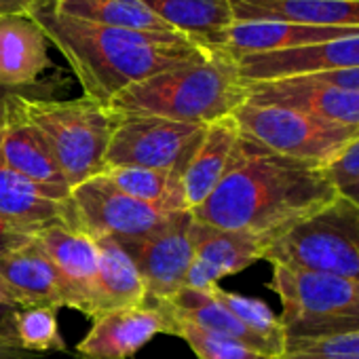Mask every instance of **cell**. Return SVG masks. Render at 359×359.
Returning <instances> with one entry per match:
<instances>
[{"instance_id": "6da1fadb", "label": "cell", "mask_w": 359, "mask_h": 359, "mask_svg": "<svg viewBox=\"0 0 359 359\" xmlns=\"http://www.w3.org/2000/svg\"><path fill=\"white\" fill-rule=\"evenodd\" d=\"M338 193L327 167L277 154L239 135L220 184L191 214L197 222L273 241Z\"/></svg>"}, {"instance_id": "7a4b0ae2", "label": "cell", "mask_w": 359, "mask_h": 359, "mask_svg": "<svg viewBox=\"0 0 359 359\" xmlns=\"http://www.w3.org/2000/svg\"><path fill=\"white\" fill-rule=\"evenodd\" d=\"M28 15L68 60L85 97L104 106L135 83L210 53L177 34H142L70 18L53 0L36 5Z\"/></svg>"}, {"instance_id": "3957f363", "label": "cell", "mask_w": 359, "mask_h": 359, "mask_svg": "<svg viewBox=\"0 0 359 359\" xmlns=\"http://www.w3.org/2000/svg\"><path fill=\"white\" fill-rule=\"evenodd\" d=\"M248 102V83L237 60L226 51H210L184 64L123 89L108 108L116 114L161 116L180 123L210 125Z\"/></svg>"}, {"instance_id": "277c9868", "label": "cell", "mask_w": 359, "mask_h": 359, "mask_svg": "<svg viewBox=\"0 0 359 359\" xmlns=\"http://www.w3.org/2000/svg\"><path fill=\"white\" fill-rule=\"evenodd\" d=\"M13 112L32 123L49 142L70 191L104 171V156L116 114L89 97L70 102L18 95Z\"/></svg>"}, {"instance_id": "5b68a950", "label": "cell", "mask_w": 359, "mask_h": 359, "mask_svg": "<svg viewBox=\"0 0 359 359\" xmlns=\"http://www.w3.org/2000/svg\"><path fill=\"white\" fill-rule=\"evenodd\" d=\"M262 260L359 283V205L338 193L321 210L277 235Z\"/></svg>"}, {"instance_id": "8992f818", "label": "cell", "mask_w": 359, "mask_h": 359, "mask_svg": "<svg viewBox=\"0 0 359 359\" xmlns=\"http://www.w3.org/2000/svg\"><path fill=\"white\" fill-rule=\"evenodd\" d=\"M273 266L269 287L281 302V327L285 342L321 340L359 334V283Z\"/></svg>"}, {"instance_id": "52a82bcc", "label": "cell", "mask_w": 359, "mask_h": 359, "mask_svg": "<svg viewBox=\"0 0 359 359\" xmlns=\"http://www.w3.org/2000/svg\"><path fill=\"white\" fill-rule=\"evenodd\" d=\"M233 118L241 135L256 144L277 154L323 167H330L359 140V129L355 127L334 125L283 106L245 102L233 112Z\"/></svg>"}, {"instance_id": "ba28073f", "label": "cell", "mask_w": 359, "mask_h": 359, "mask_svg": "<svg viewBox=\"0 0 359 359\" xmlns=\"http://www.w3.org/2000/svg\"><path fill=\"white\" fill-rule=\"evenodd\" d=\"M205 127L161 116L116 114L104 169L146 167L182 175L205 135Z\"/></svg>"}, {"instance_id": "9c48e42d", "label": "cell", "mask_w": 359, "mask_h": 359, "mask_svg": "<svg viewBox=\"0 0 359 359\" xmlns=\"http://www.w3.org/2000/svg\"><path fill=\"white\" fill-rule=\"evenodd\" d=\"M70 205L76 229L91 239H112L118 243L140 241L161 231L175 212L154 210L123 191L106 173L93 175L70 191Z\"/></svg>"}, {"instance_id": "30bf717a", "label": "cell", "mask_w": 359, "mask_h": 359, "mask_svg": "<svg viewBox=\"0 0 359 359\" xmlns=\"http://www.w3.org/2000/svg\"><path fill=\"white\" fill-rule=\"evenodd\" d=\"M191 224V212H175L161 231L140 241L121 243L137 266L148 298L171 300L187 287V275L195 258Z\"/></svg>"}, {"instance_id": "8fae6325", "label": "cell", "mask_w": 359, "mask_h": 359, "mask_svg": "<svg viewBox=\"0 0 359 359\" xmlns=\"http://www.w3.org/2000/svg\"><path fill=\"white\" fill-rule=\"evenodd\" d=\"M173 336V317L163 300L116 309L93 317L91 330L76 344L79 359H129L154 336Z\"/></svg>"}, {"instance_id": "7c38bea8", "label": "cell", "mask_w": 359, "mask_h": 359, "mask_svg": "<svg viewBox=\"0 0 359 359\" xmlns=\"http://www.w3.org/2000/svg\"><path fill=\"white\" fill-rule=\"evenodd\" d=\"M195 258L187 275V287L212 292L224 277L237 275L264 258L271 243L266 237L248 231H229L193 220L191 224Z\"/></svg>"}, {"instance_id": "4fadbf2b", "label": "cell", "mask_w": 359, "mask_h": 359, "mask_svg": "<svg viewBox=\"0 0 359 359\" xmlns=\"http://www.w3.org/2000/svg\"><path fill=\"white\" fill-rule=\"evenodd\" d=\"M248 102L283 106L334 125L359 129V91L323 83L311 74L248 83Z\"/></svg>"}, {"instance_id": "5bb4252c", "label": "cell", "mask_w": 359, "mask_h": 359, "mask_svg": "<svg viewBox=\"0 0 359 359\" xmlns=\"http://www.w3.org/2000/svg\"><path fill=\"white\" fill-rule=\"evenodd\" d=\"M36 239L60 273L66 306L93 317L97 279L95 241L89 235L62 224L39 231Z\"/></svg>"}, {"instance_id": "9a60e30c", "label": "cell", "mask_w": 359, "mask_h": 359, "mask_svg": "<svg viewBox=\"0 0 359 359\" xmlns=\"http://www.w3.org/2000/svg\"><path fill=\"white\" fill-rule=\"evenodd\" d=\"M0 154L15 173L26 177L47 197L57 201L70 199V184L49 142L32 123L13 112V102L9 106V123L0 129Z\"/></svg>"}, {"instance_id": "2e32d148", "label": "cell", "mask_w": 359, "mask_h": 359, "mask_svg": "<svg viewBox=\"0 0 359 359\" xmlns=\"http://www.w3.org/2000/svg\"><path fill=\"white\" fill-rule=\"evenodd\" d=\"M0 300L18 306H66L60 273L39 239L0 258Z\"/></svg>"}, {"instance_id": "e0dca14e", "label": "cell", "mask_w": 359, "mask_h": 359, "mask_svg": "<svg viewBox=\"0 0 359 359\" xmlns=\"http://www.w3.org/2000/svg\"><path fill=\"white\" fill-rule=\"evenodd\" d=\"M237 66L245 83H262L332 70H353L359 68V34L317 47L245 55L237 60Z\"/></svg>"}, {"instance_id": "ac0fdd59", "label": "cell", "mask_w": 359, "mask_h": 359, "mask_svg": "<svg viewBox=\"0 0 359 359\" xmlns=\"http://www.w3.org/2000/svg\"><path fill=\"white\" fill-rule=\"evenodd\" d=\"M359 28H325L287 22H235L226 32L224 51L235 60L260 53H279L357 36Z\"/></svg>"}, {"instance_id": "d6986e66", "label": "cell", "mask_w": 359, "mask_h": 359, "mask_svg": "<svg viewBox=\"0 0 359 359\" xmlns=\"http://www.w3.org/2000/svg\"><path fill=\"white\" fill-rule=\"evenodd\" d=\"M175 34L201 49L224 51L226 32L235 24L231 0H140Z\"/></svg>"}, {"instance_id": "ffe728a7", "label": "cell", "mask_w": 359, "mask_h": 359, "mask_svg": "<svg viewBox=\"0 0 359 359\" xmlns=\"http://www.w3.org/2000/svg\"><path fill=\"white\" fill-rule=\"evenodd\" d=\"M49 68V39L30 15L3 18L0 85L30 91Z\"/></svg>"}, {"instance_id": "44dd1931", "label": "cell", "mask_w": 359, "mask_h": 359, "mask_svg": "<svg viewBox=\"0 0 359 359\" xmlns=\"http://www.w3.org/2000/svg\"><path fill=\"white\" fill-rule=\"evenodd\" d=\"M235 22L359 28V0H231Z\"/></svg>"}, {"instance_id": "7402d4cb", "label": "cell", "mask_w": 359, "mask_h": 359, "mask_svg": "<svg viewBox=\"0 0 359 359\" xmlns=\"http://www.w3.org/2000/svg\"><path fill=\"white\" fill-rule=\"evenodd\" d=\"M0 214L30 233H39L53 224L79 231L70 199L57 201L47 197L26 177L15 173L5 163L3 154H0Z\"/></svg>"}, {"instance_id": "603a6c76", "label": "cell", "mask_w": 359, "mask_h": 359, "mask_svg": "<svg viewBox=\"0 0 359 359\" xmlns=\"http://www.w3.org/2000/svg\"><path fill=\"white\" fill-rule=\"evenodd\" d=\"M239 135L241 131L233 116L220 118L205 127V135L199 148L182 171V191L189 212L205 203L214 189L220 184Z\"/></svg>"}, {"instance_id": "cb8c5ba5", "label": "cell", "mask_w": 359, "mask_h": 359, "mask_svg": "<svg viewBox=\"0 0 359 359\" xmlns=\"http://www.w3.org/2000/svg\"><path fill=\"white\" fill-rule=\"evenodd\" d=\"M167 311L175 317L189 321L201 330H208L212 334L224 336L229 340H235L264 357L271 359H283V348L275 346L266 338L252 332L248 325H243L224 304H220L210 292H197L191 287L180 290L171 300H163Z\"/></svg>"}, {"instance_id": "d4e9b609", "label": "cell", "mask_w": 359, "mask_h": 359, "mask_svg": "<svg viewBox=\"0 0 359 359\" xmlns=\"http://www.w3.org/2000/svg\"><path fill=\"white\" fill-rule=\"evenodd\" d=\"M97 245V279L93 317L142 304L148 294L127 250L112 239H93ZM91 317V319H93Z\"/></svg>"}, {"instance_id": "484cf974", "label": "cell", "mask_w": 359, "mask_h": 359, "mask_svg": "<svg viewBox=\"0 0 359 359\" xmlns=\"http://www.w3.org/2000/svg\"><path fill=\"white\" fill-rule=\"evenodd\" d=\"M53 5L70 18L100 26L133 30L142 34H175L140 0H53Z\"/></svg>"}, {"instance_id": "4316f807", "label": "cell", "mask_w": 359, "mask_h": 359, "mask_svg": "<svg viewBox=\"0 0 359 359\" xmlns=\"http://www.w3.org/2000/svg\"><path fill=\"white\" fill-rule=\"evenodd\" d=\"M110 182L125 195L161 212H189L182 191V175L146 167L104 169Z\"/></svg>"}, {"instance_id": "83f0119b", "label": "cell", "mask_w": 359, "mask_h": 359, "mask_svg": "<svg viewBox=\"0 0 359 359\" xmlns=\"http://www.w3.org/2000/svg\"><path fill=\"white\" fill-rule=\"evenodd\" d=\"M15 336H18V346L28 353L68 351V344L60 332L57 309L53 306L18 309Z\"/></svg>"}, {"instance_id": "f1b7e54d", "label": "cell", "mask_w": 359, "mask_h": 359, "mask_svg": "<svg viewBox=\"0 0 359 359\" xmlns=\"http://www.w3.org/2000/svg\"><path fill=\"white\" fill-rule=\"evenodd\" d=\"M210 294L220 304H224L243 325H248L252 332H256L258 336L266 338L275 346L283 348V353H285V334H283L281 321L271 311V306L266 302H262L258 298H250V296H241V294L222 290L220 285L214 287Z\"/></svg>"}, {"instance_id": "f546056e", "label": "cell", "mask_w": 359, "mask_h": 359, "mask_svg": "<svg viewBox=\"0 0 359 359\" xmlns=\"http://www.w3.org/2000/svg\"><path fill=\"white\" fill-rule=\"evenodd\" d=\"M173 336L182 338L193 348L197 359H271L235 340L212 334L208 330H201L189 321L175 319V317H173Z\"/></svg>"}, {"instance_id": "4dcf8cb0", "label": "cell", "mask_w": 359, "mask_h": 359, "mask_svg": "<svg viewBox=\"0 0 359 359\" xmlns=\"http://www.w3.org/2000/svg\"><path fill=\"white\" fill-rule=\"evenodd\" d=\"M283 359H359V334L285 342Z\"/></svg>"}, {"instance_id": "1f68e13d", "label": "cell", "mask_w": 359, "mask_h": 359, "mask_svg": "<svg viewBox=\"0 0 359 359\" xmlns=\"http://www.w3.org/2000/svg\"><path fill=\"white\" fill-rule=\"evenodd\" d=\"M330 175L340 191L359 182V140H355L330 167Z\"/></svg>"}, {"instance_id": "d6a6232c", "label": "cell", "mask_w": 359, "mask_h": 359, "mask_svg": "<svg viewBox=\"0 0 359 359\" xmlns=\"http://www.w3.org/2000/svg\"><path fill=\"white\" fill-rule=\"evenodd\" d=\"M34 237H36V233H30V231L18 226L15 222L7 220L3 214H0V258L22 250L24 245L34 241Z\"/></svg>"}, {"instance_id": "836d02e7", "label": "cell", "mask_w": 359, "mask_h": 359, "mask_svg": "<svg viewBox=\"0 0 359 359\" xmlns=\"http://www.w3.org/2000/svg\"><path fill=\"white\" fill-rule=\"evenodd\" d=\"M15 315H18V306H11V304L0 300V344L18 346Z\"/></svg>"}, {"instance_id": "e575fe53", "label": "cell", "mask_w": 359, "mask_h": 359, "mask_svg": "<svg viewBox=\"0 0 359 359\" xmlns=\"http://www.w3.org/2000/svg\"><path fill=\"white\" fill-rule=\"evenodd\" d=\"M323 83L336 85V87H344V89H353L359 91V68L353 70H332V72H319V74H311Z\"/></svg>"}, {"instance_id": "d590c367", "label": "cell", "mask_w": 359, "mask_h": 359, "mask_svg": "<svg viewBox=\"0 0 359 359\" xmlns=\"http://www.w3.org/2000/svg\"><path fill=\"white\" fill-rule=\"evenodd\" d=\"M41 3H45V0H0V20L28 15Z\"/></svg>"}, {"instance_id": "8d00e7d4", "label": "cell", "mask_w": 359, "mask_h": 359, "mask_svg": "<svg viewBox=\"0 0 359 359\" xmlns=\"http://www.w3.org/2000/svg\"><path fill=\"white\" fill-rule=\"evenodd\" d=\"M22 93H28V91L9 89V87H3V85H0V129H3V127L9 123V106H11L13 97H15V95H22Z\"/></svg>"}, {"instance_id": "74e56055", "label": "cell", "mask_w": 359, "mask_h": 359, "mask_svg": "<svg viewBox=\"0 0 359 359\" xmlns=\"http://www.w3.org/2000/svg\"><path fill=\"white\" fill-rule=\"evenodd\" d=\"M0 359H36V357H34V353H28L20 346L0 344Z\"/></svg>"}, {"instance_id": "f35d334b", "label": "cell", "mask_w": 359, "mask_h": 359, "mask_svg": "<svg viewBox=\"0 0 359 359\" xmlns=\"http://www.w3.org/2000/svg\"><path fill=\"white\" fill-rule=\"evenodd\" d=\"M340 193H344L346 197H351V199L359 205V182L353 184V187H348V189H344V191H340Z\"/></svg>"}, {"instance_id": "ab89813d", "label": "cell", "mask_w": 359, "mask_h": 359, "mask_svg": "<svg viewBox=\"0 0 359 359\" xmlns=\"http://www.w3.org/2000/svg\"><path fill=\"white\" fill-rule=\"evenodd\" d=\"M0 32H3V20H0Z\"/></svg>"}, {"instance_id": "60d3db41", "label": "cell", "mask_w": 359, "mask_h": 359, "mask_svg": "<svg viewBox=\"0 0 359 359\" xmlns=\"http://www.w3.org/2000/svg\"><path fill=\"white\" fill-rule=\"evenodd\" d=\"M76 359H79V357H76Z\"/></svg>"}]
</instances>
